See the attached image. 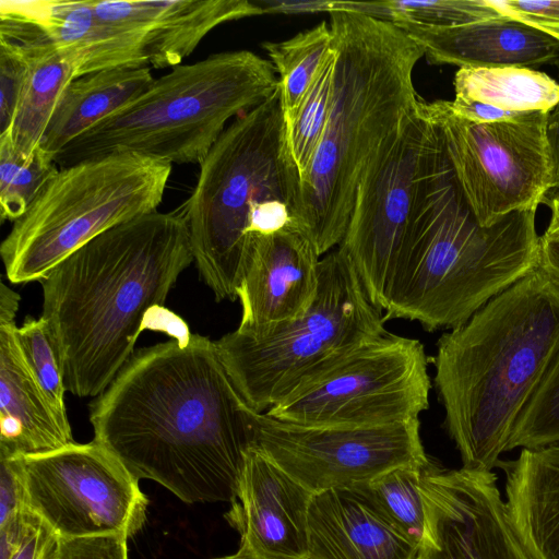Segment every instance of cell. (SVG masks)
<instances>
[{"label": "cell", "mask_w": 559, "mask_h": 559, "mask_svg": "<svg viewBox=\"0 0 559 559\" xmlns=\"http://www.w3.org/2000/svg\"><path fill=\"white\" fill-rule=\"evenodd\" d=\"M215 341L138 349L90 403L94 441L140 481L187 503L231 502L250 449L249 412Z\"/></svg>", "instance_id": "6da1fadb"}, {"label": "cell", "mask_w": 559, "mask_h": 559, "mask_svg": "<svg viewBox=\"0 0 559 559\" xmlns=\"http://www.w3.org/2000/svg\"><path fill=\"white\" fill-rule=\"evenodd\" d=\"M192 262L182 210L155 211L96 236L40 281L67 391L96 397L109 386Z\"/></svg>", "instance_id": "7a4b0ae2"}, {"label": "cell", "mask_w": 559, "mask_h": 559, "mask_svg": "<svg viewBox=\"0 0 559 559\" xmlns=\"http://www.w3.org/2000/svg\"><path fill=\"white\" fill-rule=\"evenodd\" d=\"M559 352V287L537 266L437 342L433 384L462 467H497Z\"/></svg>", "instance_id": "3957f363"}, {"label": "cell", "mask_w": 559, "mask_h": 559, "mask_svg": "<svg viewBox=\"0 0 559 559\" xmlns=\"http://www.w3.org/2000/svg\"><path fill=\"white\" fill-rule=\"evenodd\" d=\"M335 51L332 105L324 133L300 180L297 226L321 257L342 241L359 181L381 147L416 111L423 48L396 24L332 8Z\"/></svg>", "instance_id": "277c9868"}, {"label": "cell", "mask_w": 559, "mask_h": 559, "mask_svg": "<svg viewBox=\"0 0 559 559\" xmlns=\"http://www.w3.org/2000/svg\"><path fill=\"white\" fill-rule=\"evenodd\" d=\"M536 211L513 212L481 226L440 135L394 264L384 321H415L428 332L465 323L538 266Z\"/></svg>", "instance_id": "5b68a950"}, {"label": "cell", "mask_w": 559, "mask_h": 559, "mask_svg": "<svg viewBox=\"0 0 559 559\" xmlns=\"http://www.w3.org/2000/svg\"><path fill=\"white\" fill-rule=\"evenodd\" d=\"M199 165L181 207L192 255L216 301H234L252 238L297 225L300 177L287 143L280 87L235 118Z\"/></svg>", "instance_id": "8992f818"}, {"label": "cell", "mask_w": 559, "mask_h": 559, "mask_svg": "<svg viewBox=\"0 0 559 559\" xmlns=\"http://www.w3.org/2000/svg\"><path fill=\"white\" fill-rule=\"evenodd\" d=\"M270 60L250 50L213 53L155 79L56 156L59 168L112 153L200 164L231 118L278 88Z\"/></svg>", "instance_id": "52a82bcc"}, {"label": "cell", "mask_w": 559, "mask_h": 559, "mask_svg": "<svg viewBox=\"0 0 559 559\" xmlns=\"http://www.w3.org/2000/svg\"><path fill=\"white\" fill-rule=\"evenodd\" d=\"M171 169L165 160L136 153L60 168L1 242L7 278L40 282L96 236L157 211Z\"/></svg>", "instance_id": "ba28073f"}, {"label": "cell", "mask_w": 559, "mask_h": 559, "mask_svg": "<svg viewBox=\"0 0 559 559\" xmlns=\"http://www.w3.org/2000/svg\"><path fill=\"white\" fill-rule=\"evenodd\" d=\"M384 322L335 248L321 258L318 292L304 314L263 337L235 330L215 344L247 404L265 413L316 369L386 334Z\"/></svg>", "instance_id": "9c48e42d"}, {"label": "cell", "mask_w": 559, "mask_h": 559, "mask_svg": "<svg viewBox=\"0 0 559 559\" xmlns=\"http://www.w3.org/2000/svg\"><path fill=\"white\" fill-rule=\"evenodd\" d=\"M428 362L420 341L388 332L306 376L265 414L308 427H373L417 419L429 406Z\"/></svg>", "instance_id": "30bf717a"}, {"label": "cell", "mask_w": 559, "mask_h": 559, "mask_svg": "<svg viewBox=\"0 0 559 559\" xmlns=\"http://www.w3.org/2000/svg\"><path fill=\"white\" fill-rule=\"evenodd\" d=\"M457 185L481 226L518 211L537 210L554 189L548 115L522 112L477 123L455 115L449 100L424 102Z\"/></svg>", "instance_id": "8fae6325"}, {"label": "cell", "mask_w": 559, "mask_h": 559, "mask_svg": "<svg viewBox=\"0 0 559 559\" xmlns=\"http://www.w3.org/2000/svg\"><path fill=\"white\" fill-rule=\"evenodd\" d=\"M8 457L21 480L27 508L58 538H130L144 525L148 500L139 480L94 440Z\"/></svg>", "instance_id": "7c38bea8"}, {"label": "cell", "mask_w": 559, "mask_h": 559, "mask_svg": "<svg viewBox=\"0 0 559 559\" xmlns=\"http://www.w3.org/2000/svg\"><path fill=\"white\" fill-rule=\"evenodd\" d=\"M439 136L420 100L416 111L365 170L346 231L336 247L356 272L371 304L381 312Z\"/></svg>", "instance_id": "4fadbf2b"}, {"label": "cell", "mask_w": 559, "mask_h": 559, "mask_svg": "<svg viewBox=\"0 0 559 559\" xmlns=\"http://www.w3.org/2000/svg\"><path fill=\"white\" fill-rule=\"evenodd\" d=\"M254 448L312 493L348 489L394 467L430 461L419 418L373 427H308L249 412Z\"/></svg>", "instance_id": "5bb4252c"}, {"label": "cell", "mask_w": 559, "mask_h": 559, "mask_svg": "<svg viewBox=\"0 0 559 559\" xmlns=\"http://www.w3.org/2000/svg\"><path fill=\"white\" fill-rule=\"evenodd\" d=\"M429 537L427 559H533L513 531L492 472L441 469L423 479Z\"/></svg>", "instance_id": "9a60e30c"}, {"label": "cell", "mask_w": 559, "mask_h": 559, "mask_svg": "<svg viewBox=\"0 0 559 559\" xmlns=\"http://www.w3.org/2000/svg\"><path fill=\"white\" fill-rule=\"evenodd\" d=\"M313 493L250 448L235 499L224 514L240 535L236 552L213 559H307Z\"/></svg>", "instance_id": "2e32d148"}, {"label": "cell", "mask_w": 559, "mask_h": 559, "mask_svg": "<svg viewBox=\"0 0 559 559\" xmlns=\"http://www.w3.org/2000/svg\"><path fill=\"white\" fill-rule=\"evenodd\" d=\"M321 258L295 224L253 237L236 292L241 306L236 331L259 338L304 314L318 292Z\"/></svg>", "instance_id": "e0dca14e"}, {"label": "cell", "mask_w": 559, "mask_h": 559, "mask_svg": "<svg viewBox=\"0 0 559 559\" xmlns=\"http://www.w3.org/2000/svg\"><path fill=\"white\" fill-rule=\"evenodd\" d=\"M93 7L102 21L141 36L155 69L182 64L217 26L266 13L249 0H96Z\"/></svg>", "instance_id": "ac0fdd59"}, {"label": "cell", "mask_w": 559, "mask_h": 559, "mask_svg": "<svg viewBox=\"0 0 559 559\" xmlns=\"http://www.w3.org/2000/svg\"><path fill=\"white\" fill-rule=\"evenodd\" d=\"M424 50L432 64L460 68L559 66V41L508 16L436 28L396 24Z\"/></svg>", "instance_id": "d6986e66"}, {"label": "cell", "mask_w": 559, "mask_h": 559, "mask_svg": "<svg viewBox=\"0 0 559 559\" xmlns=\"http://www.w3.org/2000/svg\"><path fill=\"white\" fill-rule=\"evenodd\" d=\"M35 23L73 66L76 79L115 69L150 68L142 38L99 20L92 0H1Z\"/></svg>", "instance_id": "ffe728a7"}, {"label": "cell", "mask_w": 559, "mask_h": 559, "mask_svg": "<svg viewBox=\"0 0 559 559\" xmlns=\"http://www.w3.org/2000/svg\"><path fill=\"white\" fill-rule=\"evenodd\" d=\"M15 317L0 314V454H40L74 443L32 372L16 338Z\"/></svg>", "instance_id": "44dd1931"}, {"label": "cell", "mask_w": 559, "mask_h": 559, "mask_svg": "<svg viewBox=\"0 0 559 559\" xmlns=\"http://www.w3.org/2000/svg\"><path fill=\"white\" fill-rule=\"evenodd\" d=\"M0 38L20 47L27 60V75L7 136L27 157L40 145L58 102L76 79L73 66L32 21L0 4Z\"/></svg>", "instance_id": "7402d4cb"}, {"label": "cell", "mask_w": 559, "mask_h": 559, "mask_svg": "<svg viewBox=\"0 0 559 559\" xmlns=\"http://www.w3.org/2000/svg\"><path fill=\"white\" fill-rule=\"evenodd\" d=\"M418 555L349 489L313 493L307 559H417Z\"/></svg>", "instance_id": "603a6c76"}, {"label": "cell", "mask_w": 559, "mask_h": 559, "mask_svg": "<svg viewBox=\"0 0 559 559\" xmlns=\"http://www.w3.org/2000/svg\"><path fill=\"white\" fill-rule=\"evenodd\" d=\"M506 475V511L533 559H559V445L522 449L499 461Z\"/></svg>", "instance_id": "cb8c5ba5"}, {"label": "cell", "mask_w": 559, "mask_h": 559, "mask_svg": "<svg viewBox=\"0 0 559 559\" xmlns=\"http://www.w3.org/2000/svg\"><path fill=\"white\" fill-rule=\"evenodd\" d=\"M154 80L151 68L99 71L72 80L39 146L55 159L63 147L143 93Z\"/></svg>", "instance_id": "d4e9b609"}, {"label": "cell", "mask_w": 559, "mask_h": 559, "mask_svg": "<svg viewBox=\"0 0 559 559\" xmlns=\"http://www.w3.org/2000/svg\"><path fill=\"white\" fill-rule=\"evenodd\" d=\"M453 83L454 99L509 112H550L559 102V83L530 68H460Z\"/></svg>", "instance_id": "484cf974"}, {"label": "cell", "mask_w": 559, "mask_h": 559, "mask_svg": "<svg viewBox=\"0 0 559 559\" xmlns=\"http://www.w3.org/2000/svg\"><path fill=\"white\" fill-rule=\"evenodd\" d=\"M429 464L397 466L348 488L419 552L429 537L423 492L424 474Z\"/></svg>", "instance_id": "4316f807"}, {"label": "cell", "mask_w": 559, "mask_h": 559, "mask_svg": "<svg viewBox=\"0 0 559 559\" xmlns=\"http://www.w3.org/2000/svg\"><path fill=\"white\" fill-rule=\"evenodd\" d=\"M262 47L278 74L281 107L287 123L333 51L331 26L322 21L288 39L264 41Z\"/></svg>", "instance_id": "83f0119b"}, {"label": "cell", "mask_w": 559, "mask_h": 559, "mask_svg": "<svg viewBox=\"0 0 559 559\" xmlns=\"http://www.w3.org/2000/svg\"><path fill=\"white\" fill-rule=\"evenodd\" d=\"M334 7L366 13L394 24L447 28L501 16L488 0L344 2Z\"/></svg>", "instance_id": "f1b7e54d"}, {"label": "cell", "mask_w": 559, "mask_h": 559, "mask_svg": "<svg viewBox=\"0 0 559 559\" xmlns=\"http://www.w3.org/2000/svg\"><path fill=\"white\" fill-rule=\"evenodd\" d=\"M53 157L38 146L24 157L0 136V216L15 222L59 171Z\"/></svg>", "instance_id": "f546056e"}, {"label": "cell", "mask_w": 559, "mask_h": 559, "mask_svg": "<svg viewBox=\"0 0 559 559\" xmlns=\"http://www.w3.org/2000/svg\"><path fill=\"white\" fill-rule=\"evenodd\" d=\"M335 73V51L331 52L302 97L293 118L285 123L286 138L300 180L311 164L328 122Z\"/></svg>", "instance_id": "4dcf8cb0"}, {"label": "cell", "mask_w": 559, "mask_h": 559, "mask_svg": "<svg viewBox=\"0 0 559 559\" xmlns=\"http://www.w3.org/2000/svg\"><path fill=\"white\" fill-rule=\"evenodd\" d=\"M559 445V352L520 413L507 451Z\"/></svg>", "instance_id": "1f68e13d"}, {"label": "cell", "mask_w": 559, "mask_h": 559, "mask_svg": "<svg viewBox=\"0 0 559 559\" xmlns=\"http://www.w3.org/2000/svg\"><path fill=\"white\" fill-rule=\"evenodd\" d=\"M16 338L22 353L49 399L59 417L69 421L64 393V377L59 353L48 322L39 317L25 318L21 326L16 328Z\"/></svg>", "instance_id": "d6a6232c"}, {"label": "cell", "mask_w": 559, "mask_h": 559, "mask_svg": "<svg viewBox=\"0 0 559 559\" xmlns=\"http://www.w3.org/2000/svg\"><path fill=\"white\" fill-rule=\"evenodd\" d=\"M27 70V60L20 47L0 38V135L11 128Z\"/></svg>", "instance_id": "836d02e7"}, {"label": "cell", "mask_w": 559, "mask_h": 559, "mask_svg": "<svg viewBox=\"0 0 559 559\" xmlns=\"http://www.w3.org/2000/svg\"><path fill=\"white\" fill-rule=\"evenodd\" d=\"M503 16L527 24L559 41V0H488Z\"/></svg>", "instance_id": "e575fe53"}, {"label": "cell", "mask_w": 559, "mask_h": 559, "mask_svg": "<svg viewBox=\"0 0 559 559\" xmlns=\"http://www.w3.org/2000/svg\"><path fill=\"white\" fill-rule=\"evenodd\" d=\"M128 539L122 535L58 538L53 559H129Z\"/></svg>", "instance_id": "d590c367"}, {"label": "cell", "mask_w": 559, "mask_h": 559, "mask_svg": "<svg viewBox=\"0 0 559 559\" xmlns=\"http://www.w3.org/2000/svg\"><path fill=\"white\" fill-rule=\"evenodd\" d=\"M58 536L32 512L24 535L9 559H53Z\"/></svg>", "instance_id": "8d00e7d4"}, {"label": "cell", "mask_w": 559, "mask_h": 559, "mask_svg": "<svg viewBox=\"0 0 559 559\" xmlns=\"http://www.w3.org/2000/svg\"><path fill=\"white\" fill-rule=\"evenodd\" d=\"M538 267L559 287V231L539 236Z\"/></svg>", "instance_id": "74e56055"}, {"label": "cell", "mask_w": 559, "mask_h": 559, "mask_svg": "<svg viewBox=\"0 0 559 559\" xmlns=\"http://www.w3.org/2000/svg\"><path fill=\"white\" fill-rule=\"evenodd\" d=\"M547 134L552 160L554 189L557 190L559 189V102L548 115Z\"/></svg>", "instance_id": "f35d334b"}, {"label": "cell", "mask_w": 559, "mask_h": 559, "mask_svg": "<svg viewBox=\"0 0 559 559\" xmlns=\"http://www.w3.org/2000/svg\"><path fill=\"white\" fill-rule=\"evenodd\" d=\"M550 210L551 216L546 229L559 231V189H557V192L551 198Z\"/></svg>", "instance_id": "ab89813d"}, {"label": "cell", "mask_w": 559, "mask_h": 559, "mask_svg": "<svg viewBox=\"0 0 559 559\" xmlns=\"http://www.w3.org/2000/svg\"><path fill=\"white\" fill-rule=\"evenodd\" d=\"M417 559H427V558H424V557H421V556H418V557H417Z\"/></svg>", "instance_id": "60d3db41"}]
</instances>
